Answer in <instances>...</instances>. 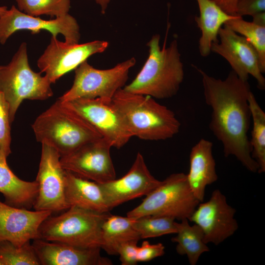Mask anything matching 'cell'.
<instances>
[{
	"instance_id": "8fae6325",
	"label": "cell",
	"mask_w": 265,
	"mask_h": 265,
	"mask_svg": "<svg viewBox=\"0 0 265 265\" xmlns=\"http://www.w3.org/2000/svg\"><path fill=\"white\" fill-rule=\"evenodd\" d=\"M41 154L35 181L38 193L33 206L35 211L52 213L69 207L65 196L66 170L60 162L61 155L54 148L41 144Z\"/></svg>"
},
{
	"instance_id": "8992f818",
	"label": "cell",
	"mask_w": 265,
	"mask_h": 265,
	"mask_svg": "<svg viewBox=\"0 0 265 265\" xmlns=\"http://www.w3.org/2000/svg\"><path fill=\"white\" fill-rule=\"evenodd\" d=\"M41 73L30 68L25 42L21 44L10 62L0 69V90L8 103L11 123L25 100L42 101L53 95L52 83Z\"/></svg>"
},
{
	"instance_id": "5bb4252c",
	"label": "cell",
	"mask_w": 265,
	"mask_h": 265,
	"mask_svg": "<svg viewBox=\"0 0 265 265\" xmlns=\"http://www.w3.org/2000/svg\"><path fill=\"white\" fill-rule=\"evenodd\" d=\"M236 212L235 209L227 202L225 196L215 189L208 201L199 203L188 220L201 228L206 243L217 245L238 229L234 218Z\"/></svg>"
},
{
	"instance_id": "e575fe53",
	"label": "cell",
	"mask_w": 265,
	"mask_h": 265,
	"mask_svg": "<svg viewBox=\"0 0 265 265\" xmlns=\"http://www.w3.org/2000/svg\"><path fill=\"white\" fill-rule=\"evenodd\" d=\"M252 22L256 25L265 26V12H260L252 16Z\"/></svg>"
},
{
	"instance_id": "4fadbf2b",
	"label": "cell",
	"mask_w": 265,
	"mask_h": 265,
	"mask_svg": "<svg viewBox=\"0 0 265 265\" xmlns=\"http://www.w3.org/2000/svg\"><path fill=\"white\" fill-rule=\"evenodd\" d=\"M22 30H30L32 34L47 30L55 37L62 34L69 44L79 43L80 36L79 25L69 14L47 20L26 14L12 5L0 16V43L4 44L13 33Z\"/></svg>"
},
{
	"instance_id": "f546056e",
	"label": "cell",
	"mask_w": 265,
	"mask_h": 265,
	"mask_svg": "<svg viewBox=\"0 0 265 265\" xmlns=\"http://www.w3.org/2000/svg\"><path fill=\"white\" fill-rule=\"evenodd\" d=\"M11 124L8 105L0 90V149L7 157L11 153Z\"/></svg>"
},
{
	"instance_id": "6da1fadb",
	"label": "cell",
	"mask_w": 265,
	"mask_h": 265,
	"mask_svg": "<svg viewBox=\"0 0 265 265\" xmlns=\"http://www.w3.org/2000/svg\"><path fill=\"white\" fill-rule=\"evenodd\" d=\"M202 77L204 99L212 110L209 128L222 143L225 157L235 156L248 170L258 171L248 136L250 86L232 70L225 79H215L195 66Z\"/></svg>"
},
{
	"instance_id": "44dd1931",
	"label": "cell",
	"mask_w": 265,
	"mask_h": 265,
	"mask_svg": "<svg viewBox=\"0 0 265 265\" xmlns=\"http://www.w3.org/2000/svg\"><path fill=\"white\" fill-rule=\"evenodd\" d=\"M6 158L0 149V193L4 198V202L14 207L29 209L36 199L37 183L18 178L9 167Z\"/></svg>"
},
{
	"instance_id": "d6986e66",
	"label": "cell",
	"mask_w": 265,
	"mask_h": 265,
	"mask_svg": "<svg viewBox=\"0 0 265 265\" xmlns=\"http://www.w3.org/2000/svg\"><path fill=\"white\" fill-rule=\"evenodd\" d=\"M212 147V142L202 138L192 147L189 155L187 180L191 190L200 202L204 201L206 186L218 179Z\"/></svg>"
},
{
	"instance_id": "ac0fdd59",
	"label": "cell",
	"mask_w": 265,
	"mask_h": 265,
	"mask_svg": "<svg viewBox=\"0 0 265 265\" xmlns=\"http://www.w3.org/2000/svg\"><path fill=\"white\" fill-rule=\"evenodd\" d=\"M32 246L41 265H111L101 256V248H82L37 238Z\"/></svg>"
},
{
	"instance_id": "7c38bea8",
	"label": "cell",
	"mask_w": 265,
	"mask_h": 265,
	"mask_svg": "<svg viewBox=\"0 0 265 265\" xmlns=\"http://www.w3.org/2000/svg\"><path fill=\"white\" fill-rule=\"evenodd\" d=\"M111 147L101 137L61 156L60 162L65 170L79 177L99 184L106 183L116 179L110 156Z\"/></svg>"
},
{
	"instance_id": "2e32d148",
	"label": "cell",
	"mask_w": 265,
	"mask_h": 265,
	"mask_svg": "<svg viewBox=\"0 0 265 265\" xmlns=\"http://www.w3.org/2000/svg\"><path fill=\"white\" fill-rule=\"evenodd\" d=\"M161 183L151 174L143 156L138 153L131 168L124 176L99 184L111 210L124 202L146 196Z\"/></svg>"
},
{
	"instance_id": "f35d334b",
	"label": "cell",
	"mask_w": 265,
	"mask_h": 265,
	"mask_svg": "<svg viewBox=\"0 0 265 265\" xmlns=\"http://www.w3.org/2000/svg\"></svg>"
},
{
	"instance_id": "30bf717a",
	"label": "cell",
	"mask_w": 265,
	"mask_h": 265,
	"mask_svg": "<svg viewBox=\"0 0 265 265\" xmlns=\"http://www.w3.org/2000/svg\"><path fill=\"white\" fill-rule=\"evenodd\" d=\"M108 46V42L103 40L69 44L52 36L49 44L37 60V66L53 83L91 55L104 52Z\"/></svg>"
},
{
	"instance_id": "7a4b0ae2",
	"label": "cell",
	"mask_w": 265,
	"mask_h": 265,
	"mask_svg": "<svg viewBox=\"0 0 265 265\" xmlns=\"http://www.w3.org/2000/svg\"><path fill=\"white\" fill-rule=\"evenodd\" d=\"M159 40V35L156 34L147 43L148 58L135 78L123 88L125 91L157 99L177 94L185 75L178 41L174 39L166 47L165 38L161 48Z\"/></svg>"
},
{
	"instance_id": "277c9868",
	"label": "cell",
	"mask_w": 265,
	"mask_h": 265,
	"mask_svg": "<svg viewBox=\"0 0 265 265\" xmlns=\"http://www.w3.org/2000/svg\"><path fill=\"white\" fill-rule=\"evenodd\" d=\"M32 129L38 142L52 146L61 157L102 137L82 116L58 99L36 118Z\"/></svg>"
},
{
	"instance_id": "f1b7e54d",
	"label": "cell",
	"mask_w": 265,
	"mask_h": 265,
	"mask_svg": "<svg viewBox=\"0 0 265 265\" xmlns=\"http://www.w3.org/2000/svg\"><path fill=\"white\" fill-rule=\"evenodd\" d=\"M0 265H41L30 241L20 246L9 241L0 242Z\"/></svg>"
},
{
	"instance_id": "3957f363",
	"label": "cell",
	"mask_w": 265,
	"mask_h": 265,
	"mask_svg": "<svg viewBox=\"0 0 265 265\" xmlns=\"http://www.w3.org/2000/svg\"><path fill=\"white\" fill-rule=\"evenodd\" d=\"M112 101L132 137L145 140H164L173 137L180 131L181 125L174 112L150 96L121 88Z\"/></svg>"
},
{
	"instance_id": "ffe728a7",
	"label": "cell",
	"mask_w": 265,
	"mask_h": 265,
	"mask_svg": "<svg viewBox=\"0 0 265 265\" xmlns=\"http://www.w3.org/2000/svg\"><path fill=\"white\" fill-rule=\"evenodd\" d=\"M65 196L69 207L75 206L98 212L110 211L99 183L66 170Z\"/></svg>"
},
{
	"instance_id": "74e56055",
	"label": "cell",
	"mask_w": 265,
	"mask_h": 265,
	"mask_svg": "<svg viewBox=\"0 0 265 265\" xmlns=\"http://www.w3.org/2000/svg\"><path fill=\"white\" fill-rule=\"evenodd\" d=\"M2 65H0V69L2 67Z\"/></svg>"
},
{
	"instance_id": "1f68e13d",
	"label": "cell",
	"mask_w": 265,
	"mask_h": 265,
	"mask_svg": "<svg viewBox=\"0 0 265 265\" xmlns=\"http://www.w3.org/2000/svg\"><path fill=\"white\" fill-rule=\"evenodd\" d=\"M265 11V0H239L237 4L236 15L240 17Z\"/></svg>"
},
{
	"instance_id": "9c48e42d",
	"label": "cell",
	"mask_w": 265,
	"mask_h": 265,
	"mask_svg": "<svg viewBox=\"0 0 265 265\" xmlns=\"http://www.w3.org/2000/svg\"><path fill=\"white\" fill-rule=\"evenodd\" d=\"M64 103L82 116L112 147L120 149L132 137L112 100L80 99Z\"/></svg>"
},
{
	"instance_id": "5b68a950",
	"label": "cell",
	"mask_w": 265,
	"mask_h": 265,
	"mask_svg": "<svg viewBox=\"0 0 265 265\" xmlns=\"http://www.w3.org/2000/svg\"><path fill=\"white\" fill-rule=\"evenodd\" d=\"M48 216L38 229V238L82 248H101L102 225L110 214L75 206Z\"/></svg>"
},
{
	"instance_id": "8d00e7d4",
	"label": "cell",
	"mask_w": 265,
	"mask_h": 265,
	"mask_svg": "<svg viewBox=\"0 0 265 265\" xmlns=\"http://www.w3.org/2000/svg\"><path fill=\"white\" fill-rule=\"evenodd\" d=\"M7 10V7L5 6H0V16L3 14Z\"/></svg>"
},
{
	"instance_id": "52a82bcc",
	"label": "cell",
	"mask_w": 265,
	"mask_h": 265,
	"mask_svg": "<svg viewBox=\"0 0 265 265\" xmlns=\"http://www.w3.org/2000/svg\"><path fill=\"white\" fill-rule=\"evenodd\" d=\"M145 196L138 206L127 213V216L136 218L152 215L188 220L200 202L183 173L171 174Z\"/></svg>"
},
{
	"instance_id": "d6a6232c",
	"label": "cell",
	"mask_w": 265,
	"mask_h": 265,
	"mask_svg": "<svg viewBox=\"0 0 265 265\" xmlns=\"http://www.w3.org/2000/svg\"><path fill=\"white\" fill-rule=\"evenodd\" d=\"M137 242L136 240L128 241L119 247L118 255L121 265H134L137 264Z\"/></svg>"
},
{
	"instance_id": "484cf974",
	"label": "cell",
	"mask_w": 265,
	"mask_h": 265,
	"mask_svg": "<svg viewBox=\"0 0 265 265\" xmlns=\"http://www.w3.org/2000/svg\"><path fill=\"white\" fill-rule=\"evenodd\" d=\"M227 26L237 33L244 37L256 50L259 60L260 68L265 72V26L247 22L242 17H237L226 22Z\"/></svg>"
},
{
	"instance_id": "603a6c76",
	"label": "cell",
	"mask_w": 265,
	"mask_h": 265,
	"mask_svg": "<svg viewBox=\"0 0 265 265\" xmlns=\"http://www.w3.org/2000/svg\"><path fill=\"white\" fill-rule=\"evenodd\" d=\"M135 218L109 214L102 225L101 248L109 255H118L119 247L123 243L140 239L133 227Z\"/></svg>"
},
{
	"instance_id": "ba28073f",
	"label": "cell",
	"mask_w": 265,
	"mask_h": 265,
	"mask_svg": "<svg viewBox=\"0 0 265 265\" xmlns=\"http://www.w3.org/2000/svg\"><path fill=\"white\" fill-rule=\"evenodd\" d=\"M136 60L132 57L107 69H96L87 60L75 70L71 87L58 98L68 102L80 99L102 98L112 100L125 85L131 69Z\"/></svg>"
},
{
	"instance_id": "4316f807",
	"label": "cell",
	"mask_w": 265,
	"mask_h": 265,
	"mask_svg": "<svg viewBox=\"0 0 265 265\" xmlns=\"http://www.w3.org/2000/svg\"><path fill=\"white\" fill-rule=\"evenodd\" d=\"M175 220L171 217L147 215L135 218L133 225L141 239L147 238L176 234Z\"/></svg>"
},
{
	"instance_id": "9a60e30c",
	"label": "cell",
	"mask_w": 265,
	"mask_h": 265,
	"mask_svg": "<svg viewBox=\"0 0 265 265\" xmlns=\"http://www.w3.org/2000/svg\"><path fill=\"white\" fill-rule=\"evenodd\" d=\"M218 37V42L212 44L211 52L225 58L240 79L248 80L249 76L252 75L257 80L258 88L264 90L265 79L254 47L244 37L225 26L220 29Z\"/></svg>"
},
{
	"instance_id": "d4e9b609",
	"label": "cell",
	"mask_w": 265,
	"mask_h": 265,
	"mask_svg": "<svg viewBox=\"0 0 265 265\" xmlns=\"http://www.w3.org/2000/svg\"><path fill=\"white\" fill-rule=\"evenodd\" d=\"M248 102L253 124L249 140L251 156L258 165V172L262 173L265 172V113L251 91Z\"/></svg>"
},
{
	"instance_id": "836d02e7",
	"label": "cell",
	"mask_w": 265,
	"mask_h": 265,
	"mask_svg": "<svg viewBox=\"0 0 265 265\" xmlns=\"http://www.w3.org/2000/svg\"><path fill=\"white\" fill-rule=\"evenodd\" d=\"M227 14L237 16V4L239 0H212Z\"/></svg>"
},
{
	"instance_id": "d590c367",
	"label": "cell",
	"mask_w": 265,
	"mask_h": 265,
	"mask_svg": "<svg viewBox=\"0 0 265 265\" xmlns=\"http://www.w3.org/2000/svg\"><path fill=\"white\" fill-rule=\"evenodd\" d=\"M101 8V12L104 14L111 0H93Z\"/></svg>"
},
{
	"instance_id": "cb8c5ba5",
	"label": "cell",
	"mask_w": 265,
	"mask_h": 265,
	"mask_svg": "<svg viewBox=\"0 0 265 265\" xmlns=\"http://www.w3.org/2000/svg\"><path fill=\"white\" fill-rule=\"evenodd\" d=\"M188 219L176 222V236L171 241L177 243L176 251L180 255H186L190 265H195L201 255L210 251L204 240L201 228L197 224L190 225Z\"/></svg>"
},
{
	"instance_id": "83f0119b",
	"label": "cell",
	"mask_w": 265,
	"mask_h": 265,
	"mask_svg": "<svg viewBox=\"0 0 265 265\" xmlns=\"http://www.w3.org/2000/svg\"><path fill=\"white\" fill-rule=\"evenodd\" d=\"M18 9L32 16L57 18L69 14L71 0H15Z\"/></svg>"
},
{
	"instance_id": "7402d4cb",
	"label": "cell",
	"mask_w": 265,
	"mask_h": 265,
	"mask_svg": "<svg viewBox=\"0 0 265 265\" xmlns=\"http://www.w3.org/2000/svg\"><path fill=\"white\" fill-rule=\"evenodd\" d=\"M196 0L199 15L195 16L194 19L201 31L199 51L202 56L207 57L211 52L212 44L218 42V32L222 26L238 16L227 14L212 0Z\"/></svg>"
},
{
	"instance_id": "4dcf8cb0",
	"label": "cell",
	"mask_w": 265,
	"mask_h": 265,
	"mask_svg": "<svg viewBox=\"0 0 265 265\" xmlns=\"http://www.w3.org/2000/svg\"><path fill=\"white\" fill-rule=\"evenodd\" d=\"M165 253V247L161 243L151 244L149 241L144 240L140 246H138L137 261L148 262Z\"/></svg>"
},
{
	"instance_id": "e0dca14e",
	"label": "cell",
	"mask_w": 265,
	"mask_h": 265,
	"mask_svg": "<svg viewBox=\"0 0 265 265\" xmlns=\"http://www.w3.org/2000/svg\"><path fill=\"white\" fill-rule=\"evenodd\" d=\"M52 213L16 208L0 201V242L7 241L20 246L38 238L39 226Z\"/></svg>"
}]
</instances>
